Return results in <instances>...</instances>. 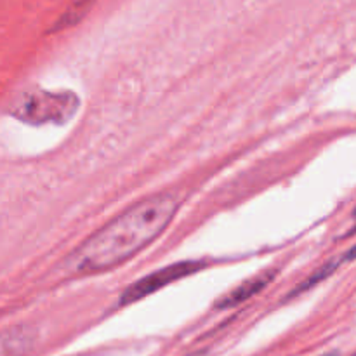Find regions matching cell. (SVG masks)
I'll return each instance as SVG.
<instances>
[{
    "mask_svg": "<svg viewBox=\"0 0 356 356\" xmlns=\"http://www.w3.org/2000/svg\"><path fill=\"white\" fill-rule=\"evenodd\" d=\"M179 211L172 193L146 197L101 226L68 261L73 275L89 277L122 266L155 242Z\"/></svg>",
    "mask_w": 356,
    "mask_h": 356,
    "instance_id": "cell-1",
    "label": "cell"
},
{
    "mask_svg": "<svg viewBox=\"0 0 356 356\" xmlns=\"http://www.w3.org/2000/svg\"><path fill=\"white\" fill-rule=\"evenodd\" d=\"M202 268H204L202 261H179V263H172L165 268H160V270L153 271V273L143 277L141 280L129 285L122 292L120 306H127L136 301H141V299L155 294L160 289L167 287V285L174 284V282L181 280V278L188 277V275L197 273Z\"/></svg>",
    "mask_w": 356,
    "mask_h": 356,
    "instance_id": "cell-2",
    "label": "cell"
},
{
    "mask_svg": "<svg viewBox=\"0 0 356 356\" xmlns=\"http://www.w3.org/2000/svg\"><path fill=\"white\" fill-rule=\"evenodd\" d=\"M273 278H275V270L261 271V273H257L256 277L242 282L238 287H235L232 292H228L221 301H218V308H233V306L247 301V299H250L252 296H256L257 292L263 291V289L266 287Z\"/></svg>",
    "mask_w": 356,
    "mask_h": 356,
    "instance_id": "cell-3",
    "label": "cell"
},
{
    "mask_svg": "<svg viewBox=\"0 0 356 356\" xmlns=\"http://www.w3.org/2000/svg\"><path fill=\"white\" fill-rule=\"evenodd\" d=\"M33 332L16 327L0 332V356H23L33 346Z\"/></svg>",
    "mask_w": 356,
    "mask_h": 356,
    "instance_id": "cell-4",
    "label": "cell"
},
{
    "mask_svg": "<svg viewBox=\"0 0 356 356\" xmlns=\"http://www.w3.org/2000/svg\"><path fill=\"white\" fill-rule=\"evenodd\" d=\"M341 261H343V264L351 263V261H356V243L353 247H350V249H348L343 256H341Z\"/></svg>",
    "mask_w": 356,
    "mask_h": 356,
    "instance_id": "cell-5",
    "label": "cell"
},
{
    "mask_svg": "<svg viewBox=\"0 0 356 356\" xmlns=\"http://www.w3.org/2000/svg\"><path fill=\"white\" fill-rule=\"evenodd\" d=\"M353 219L356 221V207H355V211H353Z\"/></svg>",
    "mask_w": 356,
    "mask_h": 356,
    "instance_id": "cell-6",
    "label": "cell"
},
{
    "mask_svg": "<svg viewBox=\"0 0 356 356\" xmlns=\"http://www.w3.org/2000/svg\"><path fill=\"white\" fill-rule=\"evenodd\" d=\"M355 356H356V355H355Z\"/></svg>",
    "mask_w": 356,
    "mask_h": 356,
    "instance_id": "cell-7",
    "label": "cell"
}]
</instances>
